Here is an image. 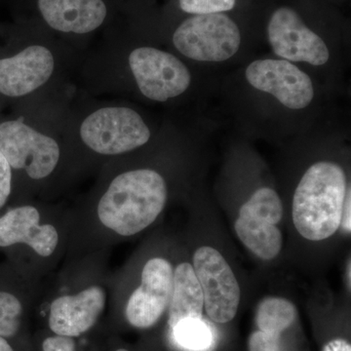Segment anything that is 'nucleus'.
<instances>
[{"label": "nucleus", "instance_id": "23", "mask_svg": "<svg viewBox=\"0 0 351 351\" xmlns=\"http://www.w3.org/2000/svg\"><path fill=\"white\" fill-rule=\"evenodd\" d=\"M322 351H351V346L346 339L337 338L328 341Z\"/></svg>", "mask_w": 351, "mask_h": 351}, {"label": "nucleus", "instance_id": "1", "mask_svg": "<svg viewBox=\"0 0 351 351\" xmlns=\"http://www.w3.org/2000/svg\"><path fill=\"white\" fill-rule=\"evenodd\" d=\"M348 189L346 172L339 164L320 161L306 170L292 203L293 223L301 237L322 241L337 232Z\"/></svg>", "mask_w": 351, "mask_h": 351}, {"label": "nucleus", "instance_id": "24", "mask_svg": "<svg viewBox=\"0 0 351 351\" xmlns=\"http://www.w3.org/2000/svg\"><path fill=\"white\" fill-rule=\"evenodd\" d=\"M350 189L348 188V193H346L345 204L343 208V215H341V223H343V228L346 232H350Z\"/></svg>", "mask_w": 351, "mask_h": 351}, {"label": "nucleus", "instance_id": "15", "mask_svg": "<svg viewBox=\"0 0 351 351\" xmlns=\"http://www.w3.org/2000/svg\"><path fill=\"white\" fill-rule=\"evenodd\" d=\"M38 210L32 206L15 208L0 218V247L24 243L38 255L49 257L58 245L56 228L39 225Z\"/></svg>", "mask_w": 351, "mask_h": 351}, {"label": "nucleus", "instance_id": "20", "mask_svg": "<svg viewBox=\"0 0 351 351\" xmlns=\"http://www.w3.org/2000/svg\"><path fill=\"white\" fill-rule=\"evenodd\" d=\"M176 6L184 15L232 12L239 6V0H175Z\"/></svg>", "mask_w": 351, "mask_h": 351}, {"label": "nucleus", "instance_id": "12", "mask_svg": "<svg viewBox=\"0 0 351 351\" xmlns=\"http://www.w3.org/2000/svg\"><path fill=\"white\" fill-rule=\"evenodd\" d=\"M41 19L54 31L87 34L100 29L110 14V0H36Z\"/></svg>", "mask_w": 351, "mask_h": 351}, {"label": "nucleus", "instance_id": "17", "mask_svg": "<svg viewBox=\"0 0 351 351\" xmlns=\"http://www.w3.org/2000/svg\"><path fill=\"white\" fill-rule=\"evenodd\" d=\"M204 298L193 265L182 263L176 267L169 304L171 329L179 323L202 319Z\"/></svg>", "mask_w": 351, "mask_h": 351}, {"label": "nucleus", "instance_id": "9", "mask_svg": "<svg viewBox=\"0 0 351 351\" xmlns=\"http://www.w3.org/2000/svg\"><path fill=\"white\" fill-rule=\"evenodd\" d=\"M129 64L138 89L152 101L175 98L191 85V73L181 60L156 48H137L131 53Z\"/></svg>", "mask_w": 351, "mask_h": 351}, {"label": "nucleus", "instance_id": "5", "mask_svg": "<svg viewBox=\"0 0 351 351\" xmlns=\"http://www.w3.org/2000/svg\"><path fill=\"white\" fill-rule=\"evenodd\" d=\"M267 34L274 52L286 61L322 66L329 60L330 51L324 39L293 4L274 6L267 19Z\"/></svg>", "mask_w": 351, "mask_h": 351}, {"label": "nucleus", "instance_id": "16", "mask_svg": "<svg viewBox=\"0 0 351 351\" xmlns=\"http://www.w3.org/2000/svg\"><path fill=\"white\" fill-rule=\"evenodd\" d=\"M297 317V307L292 302L280 297L265 298L256 311L257 330L249 337V351H282L283 332Z\"/></svg>", "mask_w": 351, "mask_h": 351}, {"label": "nucleus", "instance_id": "14", "mask_svg": "<svg viewBox=\"0 0 351 351\" xmlns=\"http://www.w3.org/2000/svg\"><path fill=\"white\" fill-rule=\"evenodd\" d=\"M101 287L85 289L80 294L58 298L50 306L49 327L56 336L75 338L94 326L105 308Z\"/></svg>", "mask_w": 351, "mask_h": 351}, {"label": "nucleus", "instance_id": "21", "mask_svg": "<svg viewBox=\"0 0 351 351\" xmlns=\"http://www.w3.org/2000/svg\"><path fill=\"white\" fill-rule=\"evenodd\" d=\"M11 166L0 152V208L3 207L11 193Z\"/></svg>", "mask_w": 351, "mask_h": 351}, {"label": "nucleus", "instance_id": "3", "mask_svg": "<svg viewBox=\"0 0 351 351\" xmlns=\"http://www.w3.org/2000/svg\"><path fill=\"white\" fill-rule=\"evenodd\" d=\"M176 49L199 62H223L239 52L242 34L228 13L186 16L172 36Z\"/></svg>", "mask_w": 351, "mask_h": 351}, {"label": "nucleus", "instance_id": "22", "mask_svg": "<svg viewBox=\"0 0 351 351\" xmlns=\"http://www.w3.org/2000/svg\"><path fill=\"white\" fill-rule=\"evenodd\" d=\"M43 351H75L73 338L55 336L47 338L43 343Z\"/></svg>", "mask_w": 351, "mask_h": 351}, {"label": "nucleus", "instance_id": "18", "mask_svg": "<svg viewBox=\"0 0 351 351\" xmlns=\"http://www.w3.org/2000/svg\"><path fill=\"white\" fill-rule=\"evenodd\" d=\"M172 331L176 341L188 350H206L212 341V332L202 319L184 321Z\"/></svg>", "mask_w": 351, "mask_h": 351}, {"label": "nucleus", "instance_id": "7", "mask_svg": "<svg viewBox=\"0 0 351 351\" xmlns=\"http://www.w3.org/2000/svg\"><path fill=\"white\" fill-rule=\"evenodd\" d=\"M193 267L202 289L208 317L219 324L230 322L240 304L239 284L230 265L213 247L202 246L193 255Z\"/></svg>", "mask_w": 351, "mask_h": 351}, {"label": "nucleus", "instance_id": "2", "mask_svg": "<svg viewBox=\"0 0 351 351\" xmlns=\"http://www.w3.org/2000/svg\"><path fill=\"white\" fill-rule=\"evenodd\" d=\"M167 201V186L154 170L130 171L117 176L101 198L98 216L104 226L131 237L152 225Z\"/></svg>", "mask_w": 351, "mask_h": 351}, {"label": "nucleus", "instance_id": "26", "mask_svg": "<svg viewBox=\"0 0 351 351\" xmlns=\"http://www.w3.org/2000/svg\"><path fill=\"white\" fill-rule=\"evenodd\" d=\"M117 351H129V350H123V348H121V350H117Z\"/></svg>", "mask_w": 351, "mask_h": 351}, {"label": "nucleus", "instance_id": "13", "mask_svg": "<svg viewBox=\"0 0 351 351\" xmlns=\"http://www.w3.org/2000/svg\"><path fill=\"white\" fill-rule=\"evenodd\" d=\"M54 58L49 49L32 45L16 56L0 60V93L21 97L32 93L49 80Z\"/></svg>", "mask_w": 351, "mask_h": 351}, {"label": "nucleus", "instance_id": "4", "mask_svg": "<svg viewBox=\"0 0 351 351\" xmlns=\"http://www.w3.org/2000/svg\"><path fill=\"white\" fill-rule=\"evenodd\" d=\"M283 204L274 189L261 188L242 205L234 223L237 237L254 255L265 261L276 258L283 247L278 223Z\"/></svg>", "mask_w": 351, "mask_h": 351}, {"label": "nucleus", "instance_id": "19", "mask_svg": "<svg viewBox=\"0 0 351 351\" xmlns=\"http://www.w3.org/2000/svg\"><path fill=\"white\" fill-rule=\"evenodd\" d=\"M22 311V304L15 295L0 292V336L9 338L18 332Z\"/></svg>", "mask_w": 351, "mask_h": 351}, {"label": "nucleus", "instance_id": "6", "mask_svg": "<svg viewBox=\"0 0 351 351\" xmlns=\"http://www.w3.org/2000/svg\"><path fill=\"white\" fill-rule=\"evenodd\" d=\"M83 142L106 156L133 151L149 142L151 131L141 115L128 108H106L90 114L80 128Z\"/></svg>", "mask_w": 351, "mask_h": 351}, {"label": "nucleus", "instance_id": "11", "mask_svg": "<svg viewBox=\"0 0 351 351\" xmlns=\"http://www.w3.org/2000/svg\"><path fill=\"white\" fill-rule=\"evenodd\" d=\"M174 270L162 258H154L145 263L142 282L127 302L126 318L132 326L147 329L160 319L169 306L173 291Z\"/></svg>", "mask_w": 351, "mask_h": 351}, {"label": "nucleus", "instance_id": "8", "mask_svg": "<svg viewBox=\"0 0 351 351\" xmlns=\"http://www.w3.org/2000/svg\"><path fill=\"white\" fill-rule=\"evenodd\" d=\"M0 152L14 169H24L32 179L47 177L56 167L59 145L22 120L0 124Z\"/></svg>", "mask_w": 351, "mask_h": 351}, {"label": "nucleus", "instance_id": "25", "mask_svg": "<svg viewBox=\"0 0 351 351\" xmlns=\"http://www.w3.org/2000/svg\"><path fill=\"white\" fill-rule=\"evenodd\" d=\"M0 351H14L4 337L0 336Z\"/></svg>", "mask_w": 351, "mask_h": 351}, {"label": "nucleus", "instance_id": "10", "mask_svg": "<svg viewBox=\"0 0 351 351\" xmlns=\"http://www.w3.org/2000/svg\"><path fill=\"white\" fill-rule=\"evenodd\" d=\"M245 75L252 86L272 95L291 110L308 107L313 100L311 77L286 60H258L249 64Z\"/></svg>", "mask_w": 351, "mask_h": 351}]
</instances>
